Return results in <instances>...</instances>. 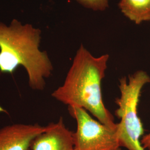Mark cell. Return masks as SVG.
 Returning <instances> with one entry per match:
<instances>
[{"label":"cell","instance_id":"cell-1","mask_svg":"<svg viewBox=\"0 0 150 150\" xmlns=\"http://www.w3.org/2000/svg\"><path fill=\"white\" fill-rule=\"evenodd\" d=\"M108 59V54L95 57L81 45L63 84L51 95L69 107L85 109L101 123L116 130L114 117L105 106L102 97L101 83Z\"/></svg>","mask_w":150,"mask_h":150},{"label":"cell","instance_id":"cell-2","mask_svg":"<svg viewBox=\"0 0 150 150\" xmlns=\"http://www.w3.org/2000/svg\"><path fill=\"white\" fill-rule=\"evenodd\" d=\"M41 30L13 19L9 25L0 22V72L12 74L22 66L33 90L43 91L54 67L46 51H41Z\"/></svg>","mask_w":150,"mask_h":150},{"label":"cell","instance_id":"cell-3","mask_svg":"<svg viewBox=\"0 0 150 150\" xmlns=\"http://www.w3.org/2000/svg\"><path fill=\"white\" fill-rule=\"evenodd\" d=\"M150 83V76L146 71L139 70L119 80L120 96L115 103L118 106L115 113L120 121L116 131L121 147L128 150H145L141 144L144 134L143 124L138 115L139 97L143 87Z\"/></svg>","mask_w":150,"mask_h":150},{"label":"cell","instance_id":"cell-4","mask_svg":"<svg viewBox=\"0 0 150 150\" xmlns=\"http://www.w3.org/2000/svg\"><path fill=\"white\" fill-rule=\"evenodd\" d=\"M69 111L77 122L75 150H121L116 130L95 120L82 108L69 107Z\"/></svg>","mask_w":150,"mask_h":150},{"label":"cell","instance_id":"cell-5","mask_svg":"<svg viewBox=\"0 0 150 150\" xmlns=\"http://www.w3.org/2000/svg\"><path fill=\"white\" fill-rule=\"evenodd\" d=\"M46 126L38 123H15L0 129V150H29L32 141Z\"/></svg>","mask_w":150,"mask_h":150},{"label":"cell","instance_id":"cell-6","mask_svg":"<svg viewBox=\"0 0 150 150\" xmlns=\"http://www.w3.org/2000/svg\"><path fill=\"white\" fill-rule=\"evenodd\" d=\"M74 132L66 127L61 117L57 122L46 126L43 132L32 141V150H75Z\"/></svg>","mask_w":150,"mask_h":150},{"label":"cell","instance_id":"cell-7","mask_svg":"<svg viewBox=\"0 0 150 150\" xmlns=\"http://www.w3.org/2000/svg\"><path fill=\"white\" fill-rule=\"evenodd\" d=\"M118 6L124 16L136 24L150 22V0H120Z\"/></svg>","mask_w":150,"mask_h":150},{"label":"cell","instance_id":"cell-8","mask_svg":"<svg viewBox=\"0 0 150 150\" xmlns=\"http://www.w3.org/2000/svg\"><path fill=\"white\" fill-rule=\"evenodd\" d=\"M80 5L93 11H104L108 7V0H75Z\"/></svg>","mask_w":150,"mask_h":150},{"label":"cell","instance_id":"cell-9","mask_svg":"<svg viewBox=\"0 0 150 150\" xmlns=\"http://www.w3.org/2000/svg\"><path fill=\"white\" fill-rule=\"evenodd\" d=\"M141 144L144 149L150 150V132L144 135L141 139Z\"/></svg>","mask_w":150,"mask_h":150}]
</instances>
